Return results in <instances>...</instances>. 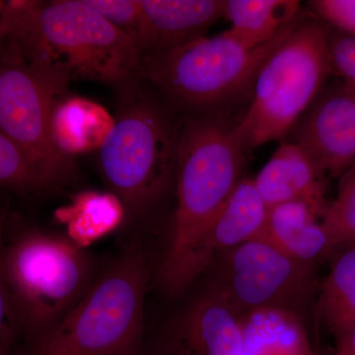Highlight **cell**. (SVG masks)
<instances>
[{"instance_id":"cell-1","label":"cell","mask_w":355,"mask_h":355,"mask_svg":"<svg viewBox=\"0 0 355 355\" xmlns=\"http://www.w3.org/2000/svg\"><path fill=\"white\" fill-rule=\"evenodd\" d=\"M2 43L17 51L58 98L72 81L125 87L139 78L142 53L84 0L1 1Z\"/></svg>"},{"instance_id":"cell-2","label":"cell","mask_w":355,"mask_h":355,"mask_svg":"<svg viewBox=\"0 0 355 355\" xmlns=\"http://www.w3.org/2000/svg\"><path fill=\"white\" fill-rule=\"evenodd\" d=\"M238 119L228 112L191 116L178 130L176 207L167 245L156 270L167 297L181 295L202 275L203 243L224 203L242 179L246 151Z\"/></svg>"},{"instance_id":"cell-3","label":"cell","mask_w":355,"mask_h":355,"mask_svg":"<svg viewBox=\"0 0 355 355\" xmlns=\"http://www.w3.org/2000/svg\"><path fill=\"white\" fill-rule=\"evenodd\" d=\"M151 268L144 247L128 245L53 328L13 355H141Z\"/></svg>"},{"instance_id":"cell-4","label":"cell","mask_w":355,"mask_h":355,"mask_svg":"<svg viewBox=\"0 0 355 355\" xmlns=\"http://www.w3.org/2000/svg\"><path fill=\"white\" fill-rule=\"evenodd\" d=\"M331 29L301 18L286 28L263 60L237 132L246 153L289 135L329 83Z\"/></svg>"},{"instance_id":"cell-5","label":"cell","mask_w":355,"mask_h":355,"mask_svg":"<svg viewBox=\"0 0 355 355\" xmlns=\"http://www.w3.org/2000/svg\"><path fill=\"white\" fill-rule=\"evenodd\" d=\"M277 36L260 46H249L230 30L198 37L142 55L139 77L190 116L227 112L230 105L251 96L259 69Z\"/></svg>"},{"instance_id":"cell-6","label":"cell","mask_w":355,"mask_h":355,"mask_svg":"<svg viewBox=\"0 0 355 355\" xmlns=\"http://www.w3.org/2000/svg\"><path fill=\"white\" fill-rule=\"evenodd\" d=\"M132 85L121 87L125 94L100 148L99 164L128 216L140 217L158 205L174 181L178 130L167 109Z\"/></svg>"},{"instance_id":"cell-7","label":"cell","mask_w":355,"mask_h":355,"mask_svg":"<svg viewBox=\"0 0 355 355\" xmlns=\"http://www.w3.org/2000/svg\"><path fill=\"white\" fill-rule=\"evenodd\" d=\"M97 275L86 250L65 236L34 228L14 236L2 249L0 282L24 317V343L53 328L80 301Z\"/></svg>"},{"instance_id":"cell-8","label":"cell","mask_w":355,"mask_h":355,"mask_svg":"<svg viewBox=\"0 0 355 355\" xmlns=\"http://www.w3.org/2000/svg\"><path fill=\"white\" fill-rule=\"evenodd\" d=\"M58 98L33 71L19 53L6 43L0 64V130L36 163L50 190L76 181L74 159L58 149L51 114Z\"/></svg>"},{"instance_id":"cell-9","label":"cell","mask_w":355,"mask_h":355,"mask_svg":"<svg viewBox=\"0 0 355 355\" xmlns=\"http://www.w3.org/2000/svg\"><path fill=\"white\" fill-rule=\"evenodd\" d=\"M212 265L211 284L245 314L261 309L299 314L314 287V263L295 260L261 237L220 254Z\"/></svg>"},{"instance_id":"cell-10","label":"cell","mask_w":355,"mask_h":355,"mask_svg":"<svg viewBox=\"0 0 355 355\" xmlns=\"http://www.w3.org/2000/svg\"><path fill=\"white\" fill-rule=\"evenodd\" d=\"M244 317L210 282L175 315L151 345L164 355H242Z\"/></svg>"},{"instance_id":"cell-11","label":"cell","mask_w":355,"mask_h":355,"mask_svg":"<svg viewBox=\"0 0 355 355\" xmlns=\"http://www.w3.org/2000/svg\"><path fill=\"white\" fill-rule=\"evenodd\" d=\"M289 133L328 176H342L355 166V87L329 81Z\"/></svg>"},{"instance_id":"cell-12","label":"cell","mask_w":355,"mask_h":355,"mask_svg":"<svg viewBox=\"0 0 355 355\" xmlns=\"http://www.w3.org/2000/svg\"><path fill=\"white\" fill-rule=\"evenodd\" d=\"M328 175L303 147L282 142L254 178L257 190L268 209L282 203H305L320 219L329 207Z\"/></svg>"},{"instance_id":"cell-13","label":"cell","mask_w":355,"mask_h":355,"mask_svg":"<svg viewBox=\"0 0 355 355\" xmlns=\"http://www.w3.org/2000/svg\"><path fill=\"white\" fill-rule=\"evenodd\" d=\"M142 55L169 50L205 33L225 16V0H140Z\"/></svg>"},{"instance_id":"cell-14","label":"cell","mask_w":355,"mask_h":355,"mask_svg":"<svg viewBox=\"0 0 355 355\" xmlns=\"http://www.w3.org/2000/svg\"><path fill=\"white\" fill-rule=\"evenodd\" d=\"M268 214L254 179L243 177L210 226L200 252V272L209 270L217 257L258 237Z\"/></svg>"},{"instance_id":"cell-15","label":"cell","mask_w":355,"mask_h":355,"mask_svg":"<svg viewBox=\"0 0 355 355\" xmlns=\"http://www.w3.org/2000/svg\"><path fill=\"white\" fill-rule=\"evenodd\" d=\"M318 219L305 203H282L268 209L265 227L258 237L268 240L295 260L315 263L331 256L328 237Z\"/></svg>"},{"instance_id":"cell-16","label":"cell","mask_w":355,"mask_h":355,"mask_svg":"<svg viewBox=\"0 0 355 355\" xmlns=\"http://www.w3.org/2000/svg\"><path fill=\"white\" fill-rule=\"evenodd\" d=\"M125 203L113 191H83L53 214L65 237L86 250L112 234L128 217Z\"/></svg>"},{"instance_id":"cell-17","label":"cell","mask_w":355,"mask_h":355,"mask_svg":"<svg viewBox=\"0 0 355 355\" xmlns=\"http://www.w3.org/2000/svg\"><path fill=\"white\" fill-rule=\"evenodd\" d=\"M114 125V116L104 107L85 98H58L51 114L53 140L71 159L101 148Z\"/></svg>"},{"instance_id":"cell-18","label":"cell","mask_w":355,"mask_h":355,"mask_svg":"<svg viewBox=\"0 0 355 355\" xmlns=\"http://www.w3.org/2000/svg\"><path fill=\"white\" fill-rule=\"evenodd\" d=\"M242 355H319L300 315L284 309L246 313Z\"/></svg>"},{"instance_id":"cell-19","label":"cell","mask_w":355,"mask_h":355,"mask_svg":"<svg viewBox=\"0 0 355 355\" xmlns=\"http://www.w3.org/2000/svg\"><path fill=\"white\" fill-rule=\"evenodd\" d=\"M320 322L335 340L355 328V244L336 254L317 300Z\"/></svg>"},{"instance_id":"cell-20","label":"cell","mask_w":355,"mask_h":355,"mask_svg":"<svg viewBox=\"0 0 355 355\" xmlns=\"http://www.w3.org/2000/svg\"><path fill=\"white\" fill-rule=\"evenodd\" d=\"M296 0H226L225 16L230 31L251 46L275 39L300 16Z\"/></svg>"},{"instance_id":"cell-21","label":"cell","mask_w":355,"mask_h":355,"mask_svg":"<svg viewBox=\"0 0 355 355\" xmlns=\"http://www.w3.org/2000/svg\"><path fill=\"white\" fill-rule=\"evenodd\" d=\"M338 193L321 219L331 254L355 244V166L338 178Z\"/></svg>"},{"instance_id":"cell-22","label":"cell","mask_w":355,"mask_h":355,"mask_svg":"<svg viewBox=\"0 0 355 355\" xmlns=\"http://www.w3.org/2000/svg\"><path fill=\"white\" fill-rule=\"evenodd\" d=\"M0 182L3 188L19 195L50 190L36 163L2 132H0Z\"/></svg>"},{"instance_id":"cell-23","label":"cell","mask_w":355,"mask_h":355,"mask_svg":"<svg viewBox=\"0 0 355 355\" xmlns=\"http://www.w3.org/2000/svg\"><path fill=\"white\" fill-rule=\"evenodd\" d=\"M114 27L135 40L141 51L144 13L140 0H84Z\"/></svg>"},{"instance_id":"cell-24","label":"cell","mask_w":355,"mask_h":355,"mask_svg":"<svg viewBox=\"0 0 355 355\" xmlns=\"http://www.w3.org/2000/svg\"><path fill=\"white\" fill-rule=\"evenodd\" d=\"M25 338L24 317L19 306L0 282V355H13Z\"/></svg>"},{"instance_id":"cell-25","label":"cell","mask_w":355,"mask_h":355,"mask_svg":"<svg viewBox=\"0 0 355 355\" xmlns=\"http://www.w3.org/2000/svg\"><path fill=\"white\" fill-rule=\"evenodd\" d=\"M308 6L328 27L355 38V0H313Z\"/></svg>"},{"instance_id":"cell-26","label":"cell","mask_w":355,"mask_h":355,"mask_svg":"<svg viewBox=\"0 0 355 355\" xmlns=\"http://www.w3.org/2000/svg\"><path fill=\"white\" fill-rule=\"evenodd\" d=\"M329 53L333 76L355 87V38L331 30Z\"/></svg>"},{"instance_id":"cell-27","label":"cell","mask_w":355,"mask_h":355,"mask_svg":"<svg viewBox=\"0 0 355 355\" xmlns=\"http://www.w3.org/2000/svg\"><path fill=\"white\" fill-rule=\"evenodd\" d=\"M329 355H355V328L347 336L335 340Z\"/></svg>"},{"instance_id":"cell-28","label":"cell","mask_w":355,"mask_h":355,"mask_svg":"<svg viewBox=\"0 0 355 355\" xmlns=\"http://www.w3.org/2000/svg\"><path fill=\"white\" fill-rule=\"evenodd\" d=\"M141 355H164L162 352H159L156 347H153V345H146V349L142 352Z\"/></svg>"}]
</instances>
